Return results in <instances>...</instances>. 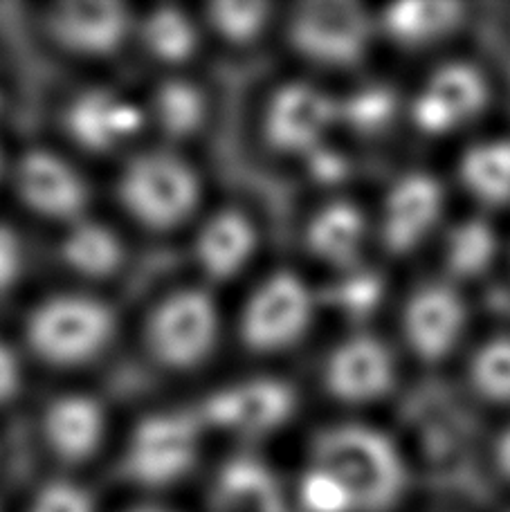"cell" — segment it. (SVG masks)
I'll use <instances>...</instances> for the list:
<instances>
[{
  "label": "cell",
  "instance_id": "cell-27",
  "mask_svg": "<svg viewBox=\"0 0 510 512\" xmlns=\"http://www.w3.org/2000/svg\"><path fill=\"white\" fill-rule=\"evenodd\" d=\"M270 7L261 0H221L209 7V21L230 43H250L268 23Z\"/></svg>",
  "mask_w": 510,
  "mask_h": 512
},
{
  "label": "cell",
  "instance_id": "cell-13",
  "mask_svg": "<svg viewBox=\"0 0 510 512\" xmlns=\"http://www.w3.org/2000/svg\"><path fill=\"white\" fill-rule=\"evenodd\" d=\"M443 214V189L427 173H407L387 191L380 212V232L391 252L421 245Z\"/></svg>",
  "mask_w": 510,
  "mask_h": 512
},
{
  "label": "cell",
  "instance_id": "cell-29",
  "mask_svg": "<svg viewBox=\"0 0 510 512\" xmlns=\"http://www.w3.org/2000/svg\"><path fill=\"white\" fill-rule=\"evenodd\" d=\"M30 512H93V499L77 483L54 481L36 495Z\"/></svg>",
  "mask_w": 510,
  "mask_h": 512
},
{
  "label": "cell",
  "instance_id": "cell-1",
  "mask_svg": "<svg viewBox=\"0 0 510 512\" xmlns=\"http://www.w3.org/2000/svg\"><path fill=\"white\" fill-rule=\"evenodd\" d=\"M315 465L329 472L349 492L360 510H382L394 504L405 483L396 447L378 429L338 425L326 429L315 443Z\"/></svg>",
  "mask_w": 510,
  "mask_h": 512
},
{
  "label": "cell",
  "instance_id": "cell-22",
  "mask_svg": "<svg viewBox=\"0 0 510 512\" xmlns=\"http://www.w3.org/2000/svg\"><path fill=\"white\" fill-rule=\"evenodd\" d=\"M218 512H284L277 483L259 463L236 461L218 481Z\"/></svg>",
  "mask_w": 510,
  "mask_h": 512
},
{
  "label": "cell",
  "instance_id": "cell-15",
  "mask_svg": "<svg viewBox=\"0 0 510 512\" xmlns=\"http://www.w3.org/2000/svg\"><path fill=\"white\" fill-rule=\"evenodd\" d=\"M16 187L27 207L57 221H75L88 203L79 173L48 151H32L18 162Z\"/></svg>",
  "mask_w": 510,
  "mask_h": 512
},
{
  "label": "cell",
  "instance_id": "cell-23",
  "mask_svg": "<svg viewBox=\"0 0 510 512\" xmlns=\"http://www.w3.org/2000/svg\"><path fill=\"white\" fill-rule=\"evenodd\" d=\"M61 256L72 270L90 279L111 277L124 261V245L113 230L99 223H79L61 245Z\"/></svg>",
  "mask_w": 510,
  "mask_h": 512
},
{
  "label": "cell",
  "instance_id": "cell-31",
  "mask_svg": "<svg viewBox=\"0 0 510 512\" xmlns=\"http://www.w3.org/2000/svg\"><path fill=\"white\" fill-rule=\"evenodd\" d=\"M18 380H21V371H18V362L7 349L5 344H0V407L7 400L14 398L18 389Z\"/></svg>",
  "mask_w": 510,
  "mask_h": 512
},
{
  "label": "cell",
  "instance_id": "cell-12",
  "mask_svg": "<svg viewBox=\"0 0 510 512\" xmlns=\"http://www.w3.org/2000/svg\"><path fill=\"white\" fill-rule=\"evenodd\" d=\"M338 117V106L311 84H288L270 99L266 137L281 153H306L322 142Z\"/></svg>",
  "mask_w": 510,
  "mask_h": 512
},
{
  "label": "cell",
  "instance_id": "cell-4",
  "mask_svg": "<svg viewBox=\"0 0 510 512\" xmlns=\"http://www.w3.org/2000/svg\"><path fill=\"white\" fill-rule=\"evenodd\" d=\"M198 420L191 414L144 418L126 447L124 470L140 486L165 488L194 468L198 456Z\"/></svg>",
  "mask_w": 510,
  "mask_h": 512
},
{
  "label": "cell",
  "instance_id": "cell-5",
  "mask_svg": "<svg viewBox=\"0 0 510 512\" xmlns=\"http://www.w3.org/2000/svg\"><path fill=\"white\" fill-rule=\"evenodd\" d=\"M369 34L367 12L346 0H315L297 7L288 27L295 50L329 68L353 66L367 48Z\"/></svg>",
  "mask_w": 510,
  "mask_h": 512
},
{
  "label": "cell",
  "instance_id": "cell-14",
  "mask_svg": "<svg viewBox=\"0 0 510 512\" xmlns=\"http://www.w3.org/2000/svg\"><path fill=\"white\" fill-rule=\"evenodd\" d=\"M54 39L63 48L86 57H104L120 50L131 32V14L115 0H68L48 16Z\"/></svg>",
  "mask_w": 510,
  "mask_h": 512
},
{
  "label": "cell",
  "instance_id": "cell-11",
  "mask_svg": "<svg viewBox=\"0 0 510 512\" xmlns=\"http://www.w3.org/2000/svg\"><path fill=\"white\" fill-rule=\"evenodd\" d=\"M394 358L371 335H355L331 351L324 367V384L331 396L346 405H369L394 387Z\"/></svg>",
  "mask_w": 510,
  "mask_h": 512
},
{
  "label": "cell",
  "instance_id": "cell-28",
  "mask_svg": "<svg viewBox=\"0 0 510 512\" xmlns=\"http://www.w3.org/2000/svg\"><path fill=\"white\" fill-rule=\"evenodd\" d=\"M302 499L306 508L313 512H349L355 508L342 483L320 468H313L306 474L302 483Z\"/></svg>",
  "mask_w": 510,
  "mask_h": 512
},
{
  "label": "cell",
  "instance_id": "cell-19",
  "mask_svg": "<svg viewBox=\"0 0 510 512\" xmlns=\"http://www.w3.org/2000/svg\"><path fill=\"white\" fill-rule=\"evenodd\" d=\"M367 223L358 207L333 200L317 212L306 227V245L317 259L331 265H349L362 250Z\"/></svg>",
  "mask_w": 510,
  "mask_h": 512
},
{
  "label": "cell",
  "instance_id": "cell-18",
  "mask_svg": "<svg viewBox=\"0 0 510 512\" xmlns=\"http://www.w3.org/2000/svg\"><path fill=\"white\" fill-rule=\"evenodd\" d=\"M257 248V232L245 214L225 209L209 218L196 241L200 268L212 279H230L239 274Z\"/></svg>",
  "mask_w": 510,
  "mask_h": 512
},
{
  "label": "cell",
  "instance_id": "cell-21",
  "mask_svg": "<svg viewBox=\"0 0 510 512\" xmlns=\"http://www.w3.org/2000/svg\"><path fill=\"white\" fill-rule=\"evenodd\" d=\"M463 187L486 205L510 203V140L477 142L459 162Z\"/></svg>",
  "mask_w": 510,
  "mask_h": 512
},
{
  "label": "cell",
  "instance_id": "cell-32",
  "mask_svg": "<svg viewBox=\"0 0 510 512\" xmlns=\"http://www.w3.org/2000/svg\"><path fill=\"white\" fill-rule=\"evenodd\" d=\"M495 461L497 468L504 472V477L510 481V427L499 434L495 443Z\"/></svg>",
  "mask_w": 510,
  "mask_h": 512
},
{
  "label": "cell",
  "instance_id": "cell-9",
  "mask_svg": "<svg viewBox=\"0 0 510 512\" xmlns=\"http://www.w3.org/2000/svg\"><path fill=\"white\" fill-rule=\"evenodd\" d=\"M466 326V301L445 283H427L414 290L400 317L405 344L425 362H439L457 349Z\"/></svg>",
  "mask_w": 510,
  "mask_h": 512
},
{
  "label": "cell",
  "instance_id": "cell-16",
  "mask_svg": "<svg viewBox=\"0 0 510 512\" xmlns=\"http://www.w3.org/2000/svg\"><path fill=\"white\" fill-rule=\"evenodd\" d=\"M63 124L79 146L106 153L129 142L140 131L142 113L138 106L113 90L93 88L72 99Z\"/></svg>",
  "mask_w": 510,
  "mask_h": 512
},
{
  "label": "cell",
  "instance_id": "cell-8",
  "mask_svg": "<svg viewBox=\"0 0 510 512\" xmlns=\"http://www.w3.org/2000/svg\"><path fill=\"white\" fill-rule=\"evenodd\" d=\"M486 102L484 72L466 61H450L436 68L414 97L412 122L425 135H445L475 120Z\"/></svg>",
  "mask_w": 510,
  "mask_h": 512
},
{
  "label": "cell",
  "instance_id": "cell-7",
  "mask_svg": "<svg viewBox=\"0 0 510 512\" xmlns=\"http://www.w3.org/2000/svg\"><path fill=\"white\" fill-rule=\"evenodd\" d=\"M313 317V297L306 283L293 272H277L248 301L241 322L245 346L275 353L293 346Z\"/></svg>",
  "mask_w": 510,
  "mask_h": 512
},
{
  "label": "cell",
  "instance_id": "cell-3",
  "mask_svg": "<svg viewBox=\"0 0 510 512\" xmlns=\"http://www.w3.org/2000/svg\"><path fill=\"white\" fill-rule=\"evenodd\" d=\"M120 200L138 223L151 230H171L194 212L198 178L178 155L167 151L142 153L122 173Z\"/></svg>",
  "mask_w": 510,
  "mask_h": 512
},
{
  "label": "cell",
  "instance_id": "cell-25",
  "mask_svg": "<svg viewBox=\"0 0 510 512\" xmlns=\"http://www.w3.org/2000/svg\"><path fill=\"white\" fill-rule=\"evenodd\" d=\"M142 39L153 57L165 63L187 61L198 45L194 23L176 7H158L151 12L144 21Z\"/></svg>",
  "mask_w": 510,
  "mask_h": 512
},
{
  "label": "cell",
  "instance_id": "cell-20",
  "mask_svg": "<svg viewBox=\"0 0 510 512\" xmlns=\"http://www.w3.org/2000/svg\"><path fill=\"white\" fill-rule=\"evenodd\" d=\"M463 12L466 7L448 0H409L389 5L382 12L380 23L394 41L409 48H423L457 30Z\"/></svg>",
  "mask_w": 510,
  "mask_h": 512
},
{
  "label": "cell",
  "instance_id": "cell-6",
  "mask_svg": "<svg viewBox=\"0 0 510 512\" xmlns=\"http://www.w3.org/2000/svg\"><path fill=\"white\" fill-rule=\"evenodd\" d=\"M218 335V315L205 292L180 290L153 310L147 324V344L160 364L191 369L212 353Z\"/></svg>",
  "mask_w": 510,
  "mask_h": 512
},
{
  "label": "cell",
  "instance_id": "cell-24",
  "mask_svg": "<svg viewBox=\"0 0 510 512\" xmlns=\"http://www.w3.org/2000/svg\"><path fill=\"white\" fill-rule=\"evenodd\" d=\"M153 113H156L162 131L173 140H182L203 126L207 102L200 88L189 81L173 79L158 88L156 99H153Z\"/></svg>",
  "mask_w": 510,
  "mask_h": 512
},
{
  "label": "cell",
  "instance_id": "cell-17",
  "mask_svg": "<svg viewBox=\"0 0 510 512\" xmlns=\"http://www.w3.org/2000/svg\"><path fill=\"white\" fill-rule=\"evenodd\" d=\"M43 432L50 450L66 463H81L93 456L104 441V409L90 396H63L43 416Z\"/></svg>",
  "mask_w": 510,
  "mask_h": 512
},
{
  "label": "cell",
  "instance_id": "cell-26",
  "mask_svg": "<svg viewBox=\"0 0 510 512\" xmlns=\"http://www.w3.org/2000/svg\"><path fill=\"white\" fill-rule=\"evenodd\" d=\"M468 378L486 402L510 405V335L493 337L472 353Z\"/></svg>",
  "mask_w": 510,
  "mask_h": 512
},
{
  "label": "cell",
  "instance_id": "cell-33",
  "mask_svg": "<svg viewBox=\"0 0 510 512\" xmlns=\"http://www.w3.org/2000/svg\"><path fill=\"white\" fill-rule=\"evenodd\" d=\"M129 512H171V510L156 508V506H144V508H135V510H129Z\"/></svg>",
  "mask_w": 510,
  "mask_h": 512
},
{
  "label": "cell",
  "instance_id": "cell-10",
  "mask_svg": "<svg viewBox=\"0 0 510 512\" xmlns=\"http://www.w3.org/2000/svg\"><path fill=\"white\" fill-rule=\"evenodd\" d=\"M295 411V391L275 378L232 384L207 398L203 416L209 425L239 434H266Z\"/></svg>",
  "mask_w": 510,
  "mask_h": 512
},
{
  "label": "cell",
  "instance_id": "cell-2",
  "mask_svg": "<svg viewBox=\"0 0 510 512\" xmlns=\"http://www.w3.org/2000/svg\"><path fill=\"white\" fill-rule=\"evenodd\" d=\"M115 335V315L104 301L84 295L52 297L27 322V342L41 360L77 367L102 355Z\"/></svg>",
  "mask_w": 510,
  "mask_h": 512
},
{
  "label": "cell",
  "instance_id": "cell-30",
  "mask_svg": "<svg viewBox=\"0 0 510 512\" xmlns=\"http://www.w3.org/2000/svg\"><path fill=\"white\" fill-rule=\"evenodd\" d=\"M23 268V248L18 236L9 227L0 225V292L18 279Z\"/></svg>",
  "mask_w": 510,
  "mask_h": 512
}]
</instances>
